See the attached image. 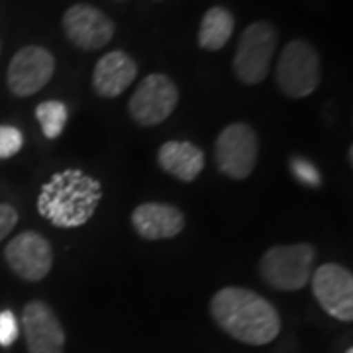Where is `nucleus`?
I'll list each match as a JSON object with an SVG mask.
<instances>
[{
  "mask_svg": "<svg viewBox=\"0 0 353 353\" xmlns=\"http://www.w3.org/2000/svg\"><path fill=\"white\" fill-rule=\"evenodd\" d=\"M216 324L241 343L265 345L281 332L275 306L257 292L243 287H224L210 301Z\"/></svg>",
  "mask_w": 353,
  "mask_h": 353,
  "instance_id": "f257e3e1",
  "label": "nucleus"
},
{
  "mask_svg": "<svg viewBox=\"0 0 353 353\" xmlns=\"http://www.w3.org/2000/svg\"><path fill=\"white\" fill-rule=\"evenodd\" d=\"M102 199L101 183L79 169L55 173L41 187L38 212L55 228L85 226Z\"/></svg>",
  "mask_w": 353,
  "mask_h": 353,
  "instance_id": "f03ea898",
  "label": "nucleus"
},
{
  "mask_svg": "<svg viewBox=\"0 0 353 353\" xmlns=\"http://www.w3.org/2000/svg\"><path fill=\"white\" fill-rule=\"evenodd\" d=\"M279 90L289 99H306L322 81L320 55L304 39L289 41L279 55L275 71Z\"/></svg>",
  "mask_w": 353,
  "mask_h": 353,
  "instance_id": "7ed1b4c3",
  "label": "nucleus"
},
{
  "mask_svg": "<svg viewBox=\"0 0 353 353\" xmlns=\"http://www.w3.org/2000/svg\"><path fill=\"white\" fill-rule=\"evenodd\" d=\"M316 252L310 243L275 245L261 257V277L277 290L304 289L314 273Z\"/></svg>",
  "mask_w": 353,
  "mask_h": 353,
  "instance_id": "20e7f679",
  "label": "nucleus"
},
{
  "mask_svg": "<svg viewBox=\"0 0 353 353\" xmlns=\"http://www.w3.org/2000/svg\"><path fill=\"white\" fill-rule=\"evenodd\" d=\"M279 34L269 22H253L241 34L234 55V73L243 85H259L267 79L269 65L275 55Z\"/></svg>",
  "mask_w": 353,
  "mask_h": 353,
  "instance_id": "39448f33",
  "label": "nucleus"
},
{
  "mask_svg": "<svg viewBox=\"0 0 353 353\" xmlns=\"http://www.w3.org/2000/svg\"><path fill=\"white\" fill-rule=\"evenodd\" d=\"M179 102V88L171 77L163 73L148 75L130 99V116L139 126H159L165 122Z\"/></svg>",
  "mask_w": 353,
  "mask_h": 353,
  "instance_id": "423d86ee",
  "label": "nucleus"
},
{
  "mask_svg": "<svg viewBox=\"0 0 353 353\" xmlns=\"http://www.w3.org/2000/svg\"><path fill=\"white\" fill-rule=\"evenodd\" d=\"M216 163L230 179L241 181L252 175L257 163L259 141L252 126L236 122L226 126L216 139Z\"/></svg>",
  "mask_w": 353,
  "mask_h": 353,
  "instance_id": "0eeeda50",
  "label": "nucleus"
},
{
  "mask_svg": "<svg viewBox=\"0 0 353 353\" xmlns=\"http://www.w3.org/2000/svg\"><path fill=\"white\" fill-rule=\"evenodd\" d=\"M55 73L53 53L41 46H26L16 51L6 71V83L16 97H32L51 81Z\"/></svg>",
  "mask_w": 353,
  "mask_h": 353,
  "instance_id": "6e6552de",
  "label": "nucleus"
},
{
  "mask_svg": "<svg viewBox=\"0 0 353 353\" xmlns=\"http://www.w3.org/2000/svg\"><path fill=\"white\" fill-rule=\"evenodd\" d=\"M312 292L324 312L341 322L353 320V277L352 271L338 263L318 267L312 277Z\"/></svg>",
  "mask_w": 353,
  "mask_h": 353,
  "instance_id": "1a4fd4ad",
  "label": "nucleus"
},
{
  "mask_svg": "<svg viewBox=\"0 0 353 353\" xmlns=\"http://www.w3.org/2000/svg\"><path fill=\"white\" fill-rule=\"evenodd\" d=\"M63 32L67 39L79 50L97 51L110 43L114 38V22L101 8L79 2L63 14Z\"/></svg>",
  "mask_w": 353,
  "mask_h": 353,
  "instance_id": "9d476101",
  "label": "nucleus"
},
{
  "mask_svg": "<svg viewBox=\"0 0 353 353\" xmlns=\"http://www.w3.org/2000/svg\"><path fill=\"white\" fill-rule=\"evenodd\" d=\"M4 257L14 273L30 283L48 277L53 267L50 241L38 232H22L12 238L4 250Z\"/></svg>",
  "mask_w": 353,
  "mask_h": 353,
  "instance_id": "9b49d317",
  "label": "nucleus"
},
{
  "mask_svg": "<svg viewBox=\"0 0 353 353\" xmlns=\"http://www.w3.org/2000/svg\"><path fill=\"white\" fill-rule=\"evenodd\" d=\"M22 326L30 353H63V326L51 310V306L41 301L26 304L22 312Z\"/></svg>",
  "mask_w": 353,
  "mask_h": 353,
  "instance_id": "f8f14e48",
  "label": "nucleus"
},
{
  "mask_svg": "<svg viewBox=\"0 0 353 353\" xmlns=\"http://www.w3.org/2000/svg\"><path fill=\"white\" fill-rule=\"evenodd\" d=\"M138 77V63L126 51L114 50L104 53L92 71V88L104 99H116Z\"/></svg>",
  "mask_w": 353,
  "mask_h": 353,
  "instance_id": "ddd939ff",
  "label": "nucleus"
},
{
  "mask_svg": "<svg viewBox=\"0 0 353 353\" xmlns=\"http://www.w3.org/2000/svg\"><path fill=\"white\" fill-rule=\"evenodd\" d=\"M132 226L143 240H169L183 232L185 216L171 204L145 202L132 212Z\"/></svg>",
  "mask_w": 353,
  "mask_h": 353,
  "instance_id": "4468645a",
  "label": "nucleus"
},
{
  "mask_svg": "<svg viewBox=\"0 0 353 353\" xmlns=\"http://www.w3.org/2000/svg\"><path fill=\"white\" fill-rule=\"evenodd\" d=\"M157 161L165 173L183 183H192L204 169V153L190 141H167L157 153Z\"/></svg>",
  "mask_w": 353,
  "mask_h": 353,
  "instance_id": "2eb2a0df",
  "label": "nucleus"
},
{
  "mask_svg": "<svg viewBox=\"0 0 353 353\" xmlns=\"http://www.w3.org/2000/svg\"><path fill=\"white\" fill-rule=\"evenodd\" d=\"M234 14L224 6H212L202 16L199 28V46L206 51L222 50L234 34Z\"/></svg>",
  "mask_w": 353,
  "mask_h": 353,
  "instance_id": "dca6fc26",
  "label": "nucleus"
},
{
  "mask_svg": "<svg viewBox=\"0 0 353 353\" xmlns=\"http://www.w3.org/2000/svg\"><path fill=\"white\" fill-rule=\"evenodd\" d=\"M36 118H38L46 138H59L65 130V124H67V106L59 101L39 102L38 108H36Z\"/></svg>",
  "mask_w": 353,
  "mask_h": 353,
  "instance_id": "f3484780",
  "label": "nucleus"
},
{
  "mask_svg": "<svg viewBox=\"0 0 353 353\" xmlns=\"http://www.w3.org/2000/svg\"><path fill=\"white\" fill-rule=\"evenodd\" d=\"M22 132L14 126H0V159H8L22 150Z\"/></svg>",
  "mask_w": 353,
  "mask_h": 353,
  "instance_id": "a211bd4d",
  "label": "nucleus"
},
{
  "mask_svg": "<svg viewBox=\"0 0 353 353\" xmlns=\"http://www.w3.org/2000/svg\"><path fill=\"white\" fill-rule=\"evenodd\" d=\"M290 169H292V175L296 176V181H301L304 185H308V187H318L320 185L318 169L310 161H306L304 157H294L292 163H290Z\"/></svg>",
  "mask_w": 353,
  "mask_h": 353,
  "instance_id": "6ab92c4d",
  "label": "nucleus"
},
{
  "mask_svg": "<svg viewBox=\"0 0 353 353\" xmlns=\"http://www.w3.org/2000/svg\"><path fill=\"white\" fill-rule=\"evenodd\" d=\"M18 338V320L10 310L0 312V345L10 347Z\"/></svg>",
  "mask_w": 353,
  "mask_h": 353,
  "instance_id": "aec40b11",
  "label": "nucleus"
},
{
  "mask_svg": "<svg viewBox=\"0 0 353 353\" xmlns=\"http://www.w3.org/2000/svg\"><path fill=\"white\" fill-rule=\"evenodd\" d=\"M18 224V212L10 204H0V241L4 240Z\"/></svg>",
  "mask_w": 353,
  "mask_h": 353,
  "instance_id": "412c9836",
  "label": "nucleus"
},
{
  "mask_svg": "<svg viewBox=\"0 0 353 353\" xmlns=\"http://www.w3.org/2000/svg\"><path fill=\"white\" fill-rule=\"evenodd\" d=\"M345 353H353V350H347V352H345Z\"/></svg>",
  "mask_w": 353,
  "mask_h": 353,
  "instance_id": "4be33fe9",
  "label": "nucleus"
}]
</instances>
